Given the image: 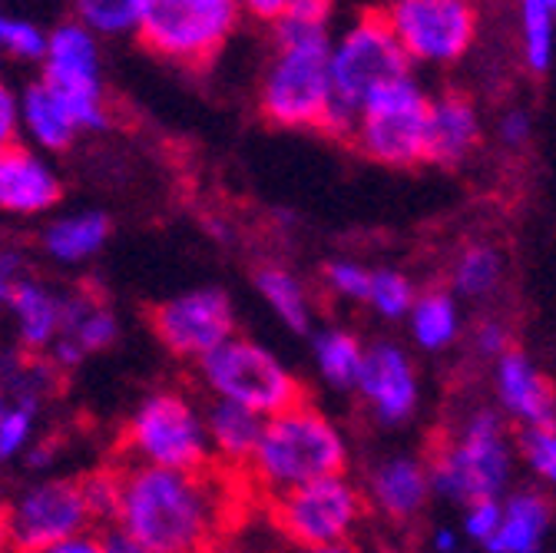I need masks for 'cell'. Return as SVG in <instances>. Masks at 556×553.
Returning a JSON list of instances; mask_svg holds the SVG:
<instances>
[{
	"label": "cell",
	"mask_w": 556,
	"mask_h": 553,
	"mask_svg": "<svg viewBox=\"0 0 556 553\" xmlns=\"http://www.w3.org/2000/svg\"><path fill=\"white\" fill-rule=\"evenodd\" d=\"M100 546H103V553H150L143 543H139L136 537H129L126 530H119V527H106L100 533Z\"/></svg>",
	"instance_id": "obj_45"
},
{
	"label": "cell",
	"mask_w": 556,
	"mask_h": 553,
	"mask_svg": "<svg viewBox=\"0 0 556 553\" xmlns=\"http://www.w3.org/2000/svg\"><path fill=\"white\" fill-rule=\"evenodd\" d=\"M43 553H103L100 546V533H84L77 540H66V543H56Z\"/></svg>",
	"instance_id": "obj_46"
},
{
	"label": "cell",
	"mask_w": 556,
	"mask_h": 553,
	"mask_svg": "<svg viewBox=\"0 0 556 553\" xmlns=\"http://www.w3.org/2000/svg\"><path fill=\"white\" fill-rule=\"evenodd\" d=\"M53 365L47 359H24L11 349H0V414L24 391H53Z\"/></svg>",
	"instance_id": "obj_33"
},
{
	"label": "cell",
	"mask_w": 556,
	"mask_h": 553,
	"mask_svg": "<svg viewBox=\"0 0 556 553\" xmlns=\"http://www.w3.org/2000/svg\"><path fill=\"white\" fill-rule=\"evenodd\" d=\"M265 418L249 407L229 404V401H208L205 404V431H208V451H213V464L242 474L258 448Z\"/></svg>",
	"instance_id": "obj_23"
},
{
	"label": "cell",
	"mask_w": 556,
	"mask_h": 553,
	"mask_svg": "<svg viewBox=\"0 0 556 553\" xmlns=\"http://www.w3.org/2000/svg\"><path fill=\"white\" fill-rule=\"evenodd\" d=\"M70 21L87 27L97 40L139 37L147 17V0H66Z\"/></svg>",
	"instance_id": "obj_29"
},
{
	"label": "cell",
	"mask_w": 556,
	"mask_h": 553,
	"mask_svg": "<svg viewBox=\"0 0 556 553\" xmlns=\"http://www.w3.org/2000/svg\"><path fill=\"white\" fill-rule=\"evenodd\" d=\"M50 30H43L34 17L0 11V60L14 63H43Z\"/></svg>",
	"instance_id": "obj_34"
},
{
	"label": "cell",
	"mask_w": 556,
	"mask_h": 553,
	"mask_svg": "<svg viewBox=\"0 0 556 553\" xmlns=\"http://www.w3.org/2000/svg\"><path fill=\"white\" fill-rule=\"evenodd\" d=\"M365 355L368 344L348 328H318L312 335V365L318 378L334 391H348L358 385Z\"/></svg>",
	"instance_id": "obj_26"
},
{
	"label": "cell",
	"mask_w": 556,
	"mask_h": 553,
	"mask_svg": "<svg viewBox=\"0 0 556 553\" xmlns=\"http://www.w3.org/2000/svg\"><path fill=\"white\" fill-rule=\"evenodd\" d=\"M504 279V259L494 246L486 242H473L467 246L451 268V292L457 299H491L501 289Z\"/></svg>",
	"instance_id": "obj_30"
},
{
	"label": "cell",
	"mask_w": 556,
	"mask_h": 553,
	"mask_svg": "<svg viewBox=\"0 0 556 553\" xmlns=\"http://www.w3.org/2000/svg\"><path fill=\"white\" fill-rule=\"evenodd\" d=\"M110 232L113 223L103 210H77V213L50 216L40 232V252L53 265H66V268L87 265L106 249Z\"/></svg>",
	"instance_id": "obj_22"
},
{
	"label": "cell",
	"mask_w": 556,
	"mask_h": 553,
	"mask_svg": "<svg viewBox=\"0 0 556 553\" xmlns=\"http://www.w3.org/2000/svg\"><path fill=\"white\" fill-rule=\"evenodd\" d=\"M239 24L236 0H147L139 40L176 66H205L232 40Z\"/></svg>",
	"instance_id": "obj_10"
},
{
	"label": "cell",
	"mask_w": 556,
	"mask_h": 553,
	"mask_svg": "<svg viewBox=\"0 0 556 553\" xmlns=\"http://www.w3.org/2000/svg\"><path fill=\"white\" fill-rule=\"evenodd\" d=\"M271 520L299 550L352 543L365 517V494L348 474L312 480L282 498L268 501Z\"/></svg>",
	"instance_id": "obj_13"
},
{
	"label": "cell",
	"mask_w": 556,
	"mask_h": 553,
	"mask_svg": "<svg viewBox=\"0 0 556 553\" xmlns=\"http://www.w3.org/2000/svg\"><path fill=\"white\" fill-rule=\"evenodd\" d=\"M63 199V176L50 156L27 143L11 147L0 156V216L40 219L50 216Z\"/></svg>",
	"instance_id": "obj_16"
},
{
	"label": "cell",
	"mask_w": 556,
	"mask_h": 553,
	"mask_svg": "<svg viewBox=\"0 0 556 553\" xmlns=\"http://www.w3.org/2000/svg\"><path fill=\"white\" fill-rule=\"evenodd\" d=\"M236 4H239L242 17H252L258 24H278L299 0H236Z\"/></svg>",
	"instance_id": "obj_44"
},
{
	"label": "cell",
	"mask_w": 556,
	"mask_h": 553,
	"mask_svg": "<svg viewBox=\"0 0 556 553\" xmlns=\"http://www.w3.org/2000/svg\"><path fill=\"white\" fill-rule=\"evenodd\" d=\"M275 50L258 87V106L282 129H325L331 116V0H299L271 24Z\"/></svg>",
	"instance_id": "obj_2"
},
{
	"label": "cell",
	"mask_w": 556,
	"mask_h": 553,
	"mask_svg": "<svg viewBox=\"0 0 556 553\" xmlns=\"http://www.w3.org/2000/svg\"><path fill=\"white\" fill-rule=\"evenodd\" d=\"M517 444L507 435V422L491 407H477L460 428L428 461L434 494L470 504L483 498H504L514 474Z\"/></svg>",
	"instance_id": "obj_4"
},
{
	"label": "cell",
	"mask_w": 556,
	"mask_h": 553,
	"mask_svg": "<svg viewBox=\"0 0 556 553\" xmlns=\"http://www.w3.org/2000/svg\"><path fill=\"white\" fill-rule=\"evenodd\" d=\"M520 53L533 74L549 71L556 56V14L533 0H520Z\"/></svg>",
	"instance_id": "obj_32"
},
{
	"label": "cell",
	"mask_w": 556,
	"mask_h": 553,
	"mask_svg": "<svg viewBox=\"0 0 556 553\" xmlns=\"http://www.w3.org/2000/svg\"><path fill=\"white\" fill-rule=\"evenodd\" d=\"M153 331L169 355L199 365L236 335V305L223 289H189L153 312Z\"/></svg>",
	"instance_id": "obj_14"
},
{
	"label": "cell",
	"mask_w": 556,
	"mask_h": 553,
	"mask_svg": "<svg viewBox=\"0 0 556 553\" xmlns=\"http://www.w3.org/2000/svg\"><path fill=\"white\" fill-rule=\"evenodd\" d=\"M8 312H11L21 349L34 359H47V352L53 349L63 331L66 292L27 275V279L17 286V292L11 296Z\"/></svg>",
	"instance_id": "obj_21"
},
{
	"label": "cell",
	"mask_w": 556,
	"mask_h": 553,
	"mask_svg": "<svg viewBox=\"0 0 556 553\" xmlns=\"http://www.w3.org/2000/svg\"><path fill=\"white\" fill-rule=\"evenodd\" d=\"M371 272L368 265L362 262H352V259H334L328 262L325 268V286L331 289V296L344 299V302H355V305H365L368 302V289H371Z\"/></svg>",
	"instance_id": "obj_37"
},
{
	"label": "cell",
	"mask_w": 556,
	"mask_h": 553,
	"mask_svg": "<svg viewBox=\"0 0 556 553\" xmlns=\"http://www.w3.org/2000/svg\"><path fill=\"white\" fill-rule=\"evenodd\" d=\"M549 504L536 491H520L504 498V517L497 537L486 543V553H543L549 533Z\"/></svg>",
	"instance_id": "obj_25"
},
{
	"label": "cell",
	"mask_w": 556,
	"mask_h": 553,
	"mask_svg": "<svg viewBox=\"0 0 556 553\" xmlns=\"http://www.w3.org/2000/svg\"><path fill=\"white\" fill-rule=\"evenodd\" d=\"M501 517H504V498H483V501H470L464 504V517H460V537L470 543L486 546L497 530H501Z\"/></svg>",
	"instance_id": "obj_38"
},
{
	"label": "cell",
	"mask_w": 556,
	"mask_h": 553,
	"mask_svg": "<svg viewBox=\"0 0 556 553\" xmlns=\"http://www.w3.org/2000/svg\"><path fill=\"white\" fill-rule=\"evenodd\" d=\"M381 553H404V550H381Z\"/></svg>",
	"instance_id": "obj_50"
},
{
	"label": "cell",
	"mask_w": 556,
	"mask_h": 553,
	"mask_svg": "<svg viewBox=\"0 0 556 553\" xmlns=\"http://www.w3.org/2000/svg\"><path fill=\"white\" fill-rule=\"evenodd\" d=\"M417 299L414 282L407 279L404 272L394 268H375L371 272V289H368V309L384 318V322H407L410 305Z\"/></svg>",
	"instance_id": "obj_35"
},
{
	"label": "cell",
	"mask_w": 556,
	"mask_h": 553,
	"mask_svg": "<svg viewBox=\"0 0 556 553\" xmlns=\"http://www.w3.org/2000/svg\"><path fill=\"white\" fill-rule=\"evenodd\" d=\"M27 279V265H24V252L14 246H0V305L8 309L11 296L17 292V286Z\"/></svg>",
	"instance_id": "obj_42"
},
{
	"label": "cell",
	"mask_w": 556,
	"mask_h": 553,
	"mask_svg": "<svg viewBox=\"0 0 556 553\" xmlns=\"http://www.w3.org/2000/svg\"><path fill=\"white\" fill-rule=\"evenodd\" d=\"M84 494H87L93 524H110L113 527L116 507H119V467L87 474L84 477Z\"/></svg>",
	"instance_id": "obj_39"
},
{
	"label": "cell",
	"mask_w": 556,
	"mask_h": 553,
	"mask_svg": "<svg viewBox=\"0 0 556 553\" xmlns=\"http://www.w3.org/2000/svg\"><path fill=\"white\" fill-rule=\"evenodd\" d=\"M90 527L84 477H37L0 507V553H43Z\"/></svg>",
	"instance_id": "obj_8"
},
{
	"label": "cell",
	"mask_w": 556,
	"mask_h": 553,
	"mask_svg": "<svg viewBox=\"0 0 556 553\" xmlns=\"http://www.w3.org/2000/svg\"><path fill=\"white\" fill-rule=\"evenodd\" d=\"M533 4H540V8H546V11L556 14V0H533Z\"/></svg>",
	"instance_id": "obj_49"
},
{
	"label": "cell",
	"mask_w": 556,
	"mask_h": 553,
	"mask_svg": "<svg viewBox=\"0 0 556 553\" xmlns=\"http://www.w3.org/2000/svg\"><path fill=\"white\" fill-rule=\"evenodd\" d=\"M407 328L417 349L425 352H447L451 344H457L460 328H464V315H460V302L454 292H417L410 315H407Z\"/></svg>",
	"instance_id": "obj_27"
},
{
	"label": "cell",
	"mask_w": 556,
	"mask_h": 553,
	"mask_svg": "<svg viewBox=\"0 0 556 553\" xmlns=\"http://www.w3.org/2000/svg\"><path fill=\"white\" fill-rule=\"evenodd\" d=\"M473 349L483 355V359H504L510 352V331L504 322L497 318H483L477 328H473Z\"/></svg>",
	"instance_id": "obj_40"
},
{
	"label": "cell",
	"mask_w": 556,
	"mask_h": 553,
	"mask_svg": "<svg viewBox=\"0 0 556 553\" xmlns=\"http://www.w3.org/2000/svg\"><path fill=\"white\" fill-rule=\"evenodd\" d=\"M123 461L163 470H202L213 464L205 407L176 388L150 391L123 428Z\"/></svg>",
	"instance_id": "obj_6"
},
{
	"label": "cell",
	"mask_w": 556,
	"mask_h": 553,
	"mask_svg": "<svg viewBox=\"0 0 556 553\" xmlns=\"http://www.w3.org/2000/svg\"><path fill=\"white\" fill-rule=\"evenodd\" d=\"M255 289H258L262 302L271 309V315L282 322L289 331H312L315 305H312L308 286L299 279L292 268L262 265L255 272Z\"/></svg>",
	"instance_id": "obj_28"
},
{
	"label": "cell",
	"mask_w": 556,
	"mask_h": 553,
	"mask_svg": "<svg viewBox=\"0 0 556 553\" xmlns=\"http://www.w3.org/2000/svg\"><path fill=\"white\" fill-rule=\"evenodd\" d=\"M494 391L501 411L520 428L556 425V391L523 352L510 349L504 359L494 362Z\"/></svg>",
	"instance_id": "obj_18"
},
{
	"label": "cell",
	"mask_w": 556,
	"mask_h": 553,
	"mask_svg": "<svg viewBox=\"0 0 556 553\" xmlns=\"http://www.w3.org/2000/svg\"><path fill=\"white\" fill-rule=\"evenodd\" d=\"M40 80L70 106L84 133L110 129L103 50L87 27H80L77 21H63L50 30Z\"/></svg>",
	"instance_id": "obj_12"
},
{
	"label": "cell",
	"mask_w": 556,
	"mask_h": 553,
	"mask_svg": "<svg viewBox=\"0 0 556 553\" xmlns=\"http://www.w3.org/2000/svg\"><path fill=\"white\" fill-rule=\"evenodd\" d=\"M331 116L328 133H348L362 113V106L388 84L410 77V63L397 47L394 34L388 30L384 17H362L352 27H344L331 40Z\"/></svg>",
	"instance_id": "obj_5"
},
{
	"label": "cell",
	"mask_w": 556,
	"mask_h": 553,
	"mask_svg": "<svg viewBox=\"0 0 556 553\" xmlns=\"http://www.w3.org/2000/svg\"><path fill=\"white\" fill-rule=\"evenodd\" d=\"M434 494L428 461L414 454H391L375 464L368 477V494L365 501L388 520H414L428 507Z\"/></svg>",
	"instance_id": "obj_19"
},
{
	"label": "cell",
	"mask_w": 556,
	"mask_h": 553,
	"mask_svg": "<svg viewBox=\"0 0 556 553\" xmlns=\"http://www.w3.org/2000/svg\"><path fill=\"white\" fill-rule=\"evenodd\" d=\"M43 391H24L17 394L4 414H0V464L24 461L30 448L40 441V411H43Z\"/></svg>",
	"instance_id": "obj_31"
},
{
	"label": "cell",
	"mask_w": 556,
	"mask_h": 553,
	"mask_svg": "<svg viewBox=\"0 0 556 553\" xmlns=\"http://www.w3.org/2000/svg\"><path fill=\"white\" fill-rule=\"evenodd\" d=\"M239 488V474L216 464L163 470L123 461L113 527L136 537L150 553H208L232 520Z\"/></svg>",
	"instance_id": "obj_1"
},
{
	"label": "cell",
	"mask_w": 556,
	"mask_h": 553,
	"mask_svg": "<svg viewBox=\"0 0 556 553\" xmlns=\"http://www.w3.org/2000/svg\"><path fill=\"white\" fill-rule=\"evenodd\" d=\"M355 391L375 418L391 428L410 422V414L421 404V378H417L410 355L394 341L371 344Z\"/></svg>",
	"instance_id": "obj_15"
},
{
	"label": "cell",
	"mask_w": 556,
	"mask_h": 553,
	"mask_svg": "<svg viewBox=\"0 0 556 553\" xmlns=\"http://www.w3.org/2000/svg\"><path fill=\"white\" fill-rule=\"evenodd\" d=\"M381 17L410 66L460 63L473 50L480 30L473 0H388Z\"/></svg>",
	"instance_id": "obj_11"
},
{
	"label": "cell",
	"mask_w": 556,
	"mask_h": 553,
	"mask_svg": "<svg viewBox=\"0 0 556 553\" xmlns=\"http://www.w3.org/2000/svg\"><path fill=\"white\" fill-rule=\"evenodd\" d=\"M497 136H501V143L510 147V150H520L530 143V136H533V120L527 110H507L501 120H497Z\"/></svg>",
	"instance_id": "obj_43"
},
{
	"label": "cell",
	"mask_w": 556,
	"mask_h": 553,
	"mask_svg": "<svg viewBox=\"0 0 556 553\" xmlns=\"http://www.w3.org/2000/svg\"><path fill=\"white\" fill-rule=\"evenodd\" d=\"M348 441L341 428L312 401H299L265 418L258 448L242 470L245 488L265 501L282 498L312 480L344 474Z\"/></svg>",
	"instance_id": "obj_3"
},
{
	"label": "cell",
	"mask_w": 556,
	"mask_h": 553,
	"mask_svg": "<svg viewBox=\"0 0 556 553\" xmlns=\"http://www.w3.org/2000/svg\"><path fill=\"white\" fill-rule=\"evenodd\" d=\"M195 372L199 385L213 401L249 407L262 418H271L302 401L299 375L268 344L245 335H232L213 355H205Z\"/></svg>",
	"instance_id": "obj_7"
},
{
	"label": "cell",
	"mask_w": 556,
	"mask_h": 553,
	"mask_svg": "<svg viewBox=\"0 0 556 553\" xmlns=\"http://www.w3.org/2000/svg\"><path fill=\"white\" fill-rule=\"evenodd\" d=\"M299 553H358L352 543H331V546H308V550H299Z\"/></svg>",
	"instance_id": "obj_48"
},
{
	"label": "cell",
	"mask_w": 556,
	"mask_h": 553,
	"mask_svg": "<svg viewBox=\"0 0 556 553\" xmlns=\"http://www.w3.org/2000/svg\"><path fill=\"white\" fill-rule=\"evenodd\" d=\"M17 110H21V143H27L43 156L66 153L84 136L77 116L70 113V106L40 77L17 90Z\"/></svg>",
	"instance_id": "obj_20"
},
{
	"label": "cell",
	"mask_w": 556,
	"mask_h": 553,
	"mask_svg": "<svg viewBox=\"0 0 556 553\" xmlns=\"http://www.w3.org/2000/svg\"><path fill=\"white\" fill-rule=\"evenodd\" d=\"M116 338H119V318L103 299L84 289L66 292L63 331L53 349L47 352V362L60 372L77 368L80 362L106 352Z\"/></svg>",
	"instance_id": "obj_17"
},
{
	"label": "cell",
	"mask_w": 556,
	"mask_h": 553,
	"mask_svg": "<svg viewBox=\"0 0 556 553\" xmlns=\"http://www.w3.org/2000/svg\"><path fill=\"white\" fill-rule=\"evenodd\" d=\"M480 143V113L460 93L434 97L428 126V160L441 166L464 163Z\"/></svg>",
	"instance_id": "obj_24"
},
{
	"label": "cell",
	"mask_w": 556,
	"mask_h": 553,
	"mask_svg": "<svg viewBox=\"0 0 556 553\" xmlns=\"http://www.w3.org/2000/svg\"><path fill=\"white\" fill-rule=\"evenodd\" d=\"M431 553H457L460 546V530H451V527H438L431 533Z\"/></svg>",
	"instance_id": "obj_47"
},
{
	"label": "cell",
	"mask_w": 556,
	"mask_h": 553,
	"mask_svg": "<svg viewBox=\"0 0 556 553\" xmlns=\"http://www.w3.org/2000/svg\"><path fill=\"white\" fill-rule=\"evenodd\" d=\"M517 454L540 483L556 491V425L523 428L517 438Z\"/></svg>",
	"instance_id": "obj_36"
},
{
	"label": "cell",
	"mask_w": 556,
	"mask_h": 553,
	"mask_svg": "<svg viewBox=\"0 0 556 553\" xmlns=\"http://www.w3.org/2000/svg\"><path fill=\"white\" fill-rule=\"evenodd\" d=\"M431 103L434 97H428L414 77L381 87L352 126L355 147L381 166H414L428 160Z\"/></svg>",
	"instance_id": "obj_9"
},
{
	"label": "cell",
	"mask_w": 556,
	"mask_h": 553,
	"mask_svg": "<svg viewBox=\"0 0 556 553\" xmlns=\"http://www.w3.org/2000/svg\"><path fill=\"white\" fill-rule=\"evenodd\" d=\"M21 143V110H17V90H11L0 80V156Z\"/></svg>",
	"instance_id": "obj_41"
}]
</instances>
